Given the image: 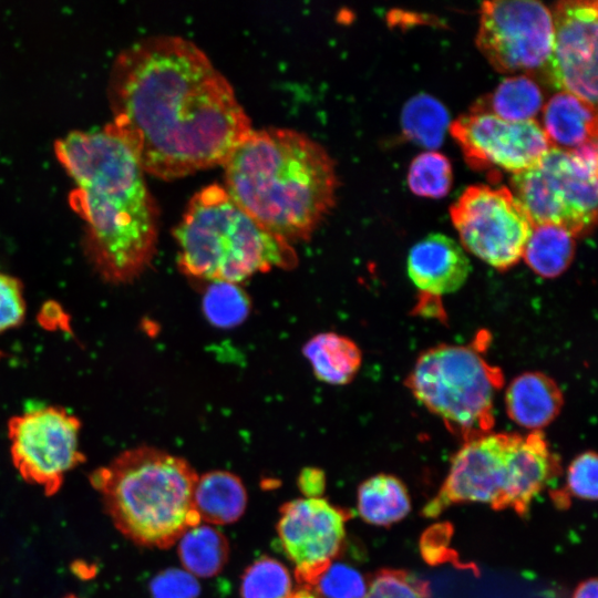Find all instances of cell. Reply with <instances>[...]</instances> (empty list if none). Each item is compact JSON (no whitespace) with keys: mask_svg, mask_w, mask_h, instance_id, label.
<instances>
[{"mask_svg":"<svg viewBox=\"0 0 598 598\" xmlns=\"http://www.w3.org/2000/svg\"><path fill=\"white\" fill-rule=\"evenodd\" d=\"M543 131L551 147L571 151L597 142L596 106L558 92L543 106Z\"/></svg>","mask_w":598,"mask_h":598,"instance_id":"ac0fdd59","label":"cell"},{"mask_svg":"<svg viewBox=\"0 0 598 598\" xmlns=\"http://www.w3.org/2000/svg\"><path fill=\"white\" fill-rule=\"evenodd\" d=\"M223 165L231 198L289 244L310 238L336 200L338 178L331 156L295 130H251Z\"/></svg>","mask_w":598,"mask_h":598,"instance_id":"3957f363","label":"cell"},{"mask_svg":"<svg viewBox=\"0 0 598 598\" xmlns=\"http://www.w3.org/2000/svg\"><path fill=\"white\" fill-rule=\"evenodd\" d=\"M410 508L406 488L394 476L375 475L359 487L358 511L370 524L386 526L396 523L409 514Z\"/></svg>","mask_w":598,"mask_h":598,"instance_id":"603a6c76","label":"cell"},{"mask_svg":"<svg viewBox=\"0 0 598 598\" xmlns=\"http://www.w3.org/2000/svg\"><path fill=\"white\" fill-rule=\"evenodd\" d=\"M288 598H317V597L313 596V595H312L311 592H309L308 590L302 589V590L292 592L291 596H289Z\"/></svg>","mask_w":598,"mask_h":598,"instance_id":"d590c367","label":"cell"},{"mask_svg":"<svg viewBox=\"0 0 598 598\" xmlns=\"http://www.w3.org/2000/svg\"><path fill=\"white\" fill-rule=\"evenodd\" d=\"M349 518V512L320 497L299 498L281 506L278 537L306 590L316 586L339 554Z\"/></svg>","mask_w":598,"mask_h":598,"instance_id":"7c38bea8","label":"cell"},{"mask_svg":"<svg viewBox=\"0 0 598 598\" xmlns=\"http://www.w3.org/2000/svg\"><path fill=\"white\" fill-rule=\"evenodd\" d=\"M178 555L185 570L197 577H213L227 563L229 546L226 537L205 524L188 528L178 539Z\"/></svg>","mask_w":598,"mask_h":598,"instance_id":"cb8c5ba5","label":"cell"},{"mask_svg":"<svg viewBox=\"0 0 598 598\" xmlns=\"http://www.w3.org/2000/svg\"><path fill=\"white\" fill-rule=\"evenodd\" d=\"M554 39L551 11L538 1H485L476 45L501 73L545 70Z\"/></svg>","mask_w":598,"mask_h":598,"instance_id":"30bf717a","label":"cell"},{"mask_svg":"<svg viewBox=\"0 0 598 598\" xmlns=\"http://www.w3.org/2000/svg\"><path fill=\"white\" fill-rule=\"evenodd\" d=\"M23 283L0 270V334L19 327L25 317Z\"/></svg>","mask_w":598,"mask_h":598,"instance_id":"1f68e13d","label":"cell"},{"mask_svg":"<svg viewBox=\"0 0 598 598\" xmlns=\"http://www.w3.org/2000/svg\"><path fill=\"white\" fill-rule=\"evenodd\" d=\"M315 587L327 598H364L368 590L363 576L344 564H331Z\"/></svg>","mask_w":598,"mask_h":598,"instance_id":"f546056e","label":"cell"},{"mask_svg":"<svg viewBox=\"0 0 598 598\" xmlns=\"http://www.w3.org/2000/svg\"><path fill=\"white\" fill-rule=\"evenodd\" d=\"M406 271L419 291L437 298L457 291L465 283L471 264L455 240L443 234H430L410 249Z\"/></svg>","mask_w":598,"mask_h":598,"instance_id":"2e32d148","label":"cell"},{"mask_svg":"<svg viewBox=\"0 0 598 598\" xmlns=\"http://www.w3.org/2000/svg\"><path fill=\"white\" fill-rule=\"evenodd\" d=\"M107 92L109 123L159 178L223 165L252 130L228 80L183 37L150 35L121 50Z\"/></svg>","mask_w":598,"mask_h":598,"instance_id":"6da1fadb","label":"cell"},{"mask_svg":"<svg viewBox=\"0 0 598 598\" xmlns=\"http://www.w3.org/2000/svg\"><path fill=\"white\" fill-rule=\"evenodd\" d=\"M241 598H288L292 581L288 569L275 558L260 557L244 573Z\"/></svg>","mask_w":598,"mask_h":598,"instance_id":"4316f807","label":"cell"},{"mask_svg":"<svg viewBox=\"0 0 598 598\" xmlns=\"http://www.w3.org/2000/svg\"><path fill=\"white\" fill-rule=\"evenodd\" d=\"M452 166L447 157L437 152H424L411 163L408 184L413 194L423 197L441 198L451 189Z\"/></svg>","mask_w":598,"mask_h":598,"instance_id":"83f0119b","label":"cell"},{"mask_svg":"<svg viewBox=\"0 0 598 598\" xmlns=\"http://www.w3.org/2000/svg\"><path fill=\"white\" fill-rule=\"evenodd\" d=\"M462 246L497 270L522 259L533 223L512 190L473 185L450 208Z\"/></svg>","mask_w":598,"mask_h":598,"instance_id":"9c48e42d","label":"cell"},{"mask_svg":"<svg viewBox=\"0 0 598 598\" xmlns=\"http://www.w3.org/2000/svg\"><path fill=\"white\" fill-rule=\"evenodd\" d=\"M12 464L27 483L55 495L69 472L85 462L80 450V420L48 405L13 415L7 424Z\"/></svg>","mask_w":598,"mask_h":598,"instance_id":"ba28073f","label":"cell"},{"mask_svg":"<svg viewBox=\"0 0 598 598\" xmlns=\"http://www.w3.org/2000/svg\"><path fill=\"white\" fill-rule=\"evenodd\" d=\"M54 153L74 184L70 203L84 221L89 262L107 283L134 281L158 236V210L135 153L110 123L66 133Z\"/></svg>","mask_w":598,"mask_h":598,"instance_id":"7a4b0ae2","label":"cell"},{"mask_svg":"<svg viewBox=\"0 0 598 598\" xmlns=\"http://www.w3.org/2000/svg\"><path fill=\"white\" fill-rule=\"evenodd\" d=\"M198 476L183 457L154 446H136L91 472L114 527L136 545L168 548L200 524L194 505Z\"/></svg>","mask_w":598,"mask_h":598,"instance_id":"277c9868","label":"cell"},{"mask_svg":"<svg viewBox=\"0 0 598 598\" xmlns=\"http://www.w3.org/2000/svg\"><path fill=\"white\" fill-rule=\"evenodd\" d=\"M63 598H80V597H78V596H75V595H68V596H65V597H63Z\"/></svg>","mask_w":598,"mask_h":598,"instance_id":"8d00e7d4","label":"cell"},{"mask_svg":"<svg viewBox=\"0 0 598 598\" xmlns=\"http://www.w3.org/2000/svg\"><path fill=\"white\" fill-rule=\"evenodd\" d=\"M551 17L553 48L544 72L557 89L596 106L597 1L557 2Z\"/></svg>","mask_w":598,"mask_h":598,"instance_id":"4fadbf2b","label":"cell"},{"mask_svg":"<svg viewBox=\"0 0 598 598\" xmlns=\"http://www.w3.org/2000/svg\"><path fill=\"white\" fill-rule=\"evenodd\" d=\"M511 439L512 433H486L465 441L452 460L440 492L423 514L435 517L448 506L465 502L487 503L499 509Z\"/></svg>","mask_w":598,"mask_h":598,"instance_id":"5bb4252c","label":"cell"},{"mask_svg":"<svg viewBox=\"0 0 598 598\" xmlns=\"http://www.w3.org/2000/svg\"><path fill=\"white\" fill-rule=\"evenodd\" d=\"M575 236L553 224L534 225L522 258L538 276L556 278L570 266L575 256Z\"/></svg>","mask_w":598,"mask_h":598,"instance_id":"7402d4cb","label":"cell"},{"mask_svg":"<svg viewBox=\"0 0 598 598\" xmlns=\"http://www.w3.org/2000/svg\"><path fill=\"white\" fill-rule=\"evenodd\" d=\"M151 590L154 598H196L199 587L186 570L168 569L154 578Z\"/></svg>","mask_w":598,"mask_h":598,"instance_id":"d6a6232c","label":"cell"},{"mask_svg":"<svg viewBox=\"0 0 598 598\" xmlns=\"http://www.w3.org/2000/svg\"><path fill=\"white\" fill-rule=\"evenodd\" d=\"M564 396L558 384L542 372H524L512 380L505 392L508 417L522 427L540 431L559 414Z\"/></svg>","mask_w":598,"mask_h":598,"instance_id":"e0dca14e","label":"cell"},{"mask_svg":"<svg viewBox=\"0 0 598 598\" xmlns=\"http://www.w3.org/2000/svg\"><path fill=\"white\" fill-rule=\"evenodd\" d=\"M427 585L404 571L382 570L371 581L364 598H427Z\"/></svg>","mask_w":598,"mask_h":598,"instance_id":"4dcf8cb0","label":"cell"},{"mask_svg":"<svg viewBox=\"0 0 598 598\" xmlns=\"http://www.w3.org/2000/svg\"><path fill=\"white\" fill-rule=\"evenodd\" d=\"M194 505L200 522L230 524L244 514L247 492L237 475L228 471H210L196 482Z\"/></svg>","mask_w":598,"mask_h":598,"instance_id":"d6986e66","label":"cell"},{"mask_svg":"<svg viewBox=\"0 0 598 598\" xmlns=\"http://www.w3.org/2000/svg\"><path fill=\"white\" fill-rule=\"evenodd\" d=\"M174 238L181 271L212 282L237 283L297 264L291 244L258 224L217 184L190 198Z\"/></svg>","mask_w":598,"mask_h":598,"instance_id":"5b68a950","label":"cell"},{"mask_svg":"<svg viewBox=\"0 0 598 598\" xmlns=\"http://www.w3.org/2000/svg\"><path fill=\"white\" fill-rule=\"evenodd\" d=\"M511 184L533 226L553 224L575 237L585 235L597 220V142L571 151L550 147Z\"/></svg>","mask_w":598,"mask_h":598,"instance_id":"52a82bcc","label":"cell"},{"mask_svg":"<svg viewBox=\"0 0 598 598\" xmlns=\"http://www.w3.org/2000/svg\"><path fill=\"white\" fill-rule=\"evenodd\" d=\"M316 378L322 382L343 385L358 373L362 353L350 338L336 332H322L309 339L302 349Z\"/></svg>","mask_w":598,"mask_h":598,"instance_id":"ffe728a7","label":"cell"},{"mask_svg":"<svg viewBox=\"0 0 598 598\" xmlns=\"http://www.w3.org/2000/svg\"><path fill=\"white\" fill-rule=\"evenodd\" d=\"M563 494L565 496L558 504H563L567 496L586 501H595L597 498L598 460L595 452H584L570 463L567 471L566 489L559 495Z\"/></svg>","mask_w":598,"mask_h":598,"instance_id":"f1b7e54d","label":"cell"},{"mask_svg":"<svg viewBox=\"0 0 598 598\" xmlns=\"http://www.w3.org/2000/svg\"><path fill=\"white\" fill-rule=\"evenodd\" d=\"M466 163L476 171L513 175L535 167L551 147L535 120L507 122L488 113L470 112L450 125Z\"/></svg>","mask_w":598,"mask_h":598,"instance_id":"8fae6325","label":"cell"},{"mask_svg":"<svg viewBox=\"0 0 598 598\" xmlns=\"http://www.w3.org/2000/svg\"><path fill=\"white\" fill-rule=\"evenodd\" d=\"M401 126L403 134L413 143L437 148L448 126V113L441 102L422 93L405 103Z\"/></svg>","mask_w":598,"mask_h":598,"instance_id":"d4e9b609","label":"cell"},{"mask_svg":"<svg viewBox=\"0 0 598 598\" xmlns=\"http://www.w3.org/2000/svg\"><path fill=\"white\" fill-rule=\"evenodd\" d=\"M557 471L558 461L540 431H532L526 436L512 433L499 509L512 507L525 514L532 499Z\"/></svg>","mask_w":598,"mask_h":598,"instance_id":"9a60e30c","label":"cell"},{"mask_svg":"<svg viewBox=\"0 0 598 598\" xmlns=\"http://www.w3.org/2000/svg\"><path fill=\"white\" fill-rule=\"evenodd\" d=\"M573 598H598L597 580L594 578L580 584Z\"/></svg>","mask_w":598,"mask_h":598,"instance_id":"e575fe53","label":"cell"},{"mask_svg":"<svg viewBox=\"0 0 598 598\" xmlns=\"http://www.w3.org/2000/svg\"><path fill=\"white\" fill-rule=\"evenodd\" d=\"M544 92L529 75L505 79L487 96L478 100L471 112L488 113L507 122L534 120L544 106Z\"/></svg>","mask_w":598,"mask_h":598,"instance_id":"44dd1931","label":"cell"},{"mask_svg":"<svg viewBox=\"0 0 598 598\" xmlns=\"http://www.w3.org/2000/svg\"><path fill=\"white\" fill-rule=\"evenodd\" d=\"M405 383L450 431L468 441L489 433L503 373L472 346L440 344L420 354Z\"/></svg>","mask_w":598,"mask_h":598,"instance_id":"8992f818","label":"cell"},{"mask_svg":"<svg viewBox=\"0 0 598 598\" xmlns=\"http://www.w3.org/2000/svg\"><path fill=\"white\" fill-rule=\"evenodd\" d=\"M250 301L246 292L231 282H212L203 297V311L218 328H233L248 316Z\"/></svg>","mask_w":598,"mask_h":598,"instance_id":"484cf974","label":"cell"},{"mask_svg":"<svg viewBox=\"0 0 598 598\" xmlns=\"http://www.w3.org/2000/svg\"><path fill=\"white\" fill-rule=\"evenodd\" d=\"M326 485L323 471L319 468H305L298 477V486L307 498L319 497Z\"/></svg>","mask_w":598,"mask_h":598,"instance_id":"836d02e7","label":"cell"}]
</instances>
